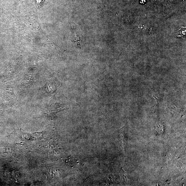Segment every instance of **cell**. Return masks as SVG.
<instances>
[{
    "label": "cell",
    "mask_w": 186,
    "mask_h": 186,
    "mask_svg": "<svg viewBox=\"0 0 186 186\" xmlns=\"http://www.w3.org/2000/svg\"><path fill=\"white\" fill-rule=\"evenodd\" d=\"M146 1V0H140V3L141 4H144Z\"/></svg>",
    "instance_id": "cell-1"
}]
</instances>
